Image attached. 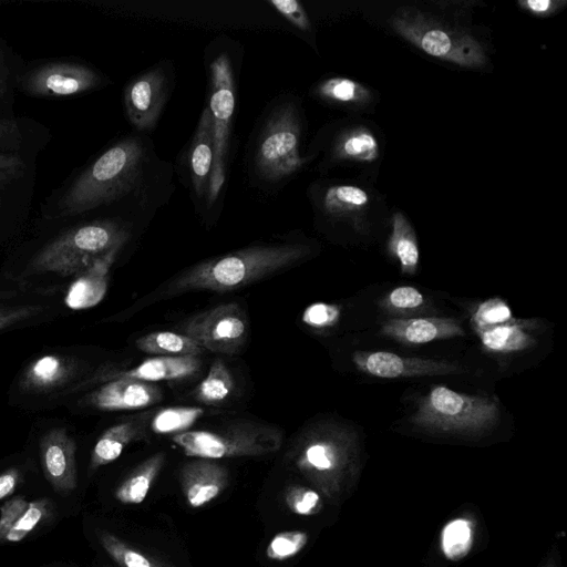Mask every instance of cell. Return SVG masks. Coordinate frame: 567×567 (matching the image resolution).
Wrapping results in <instances>:
<instances>
[{"label": "cell", "mask_w": 567, "mask_h": 567, "mask_svg": "<svg viewBox=\"0 0 567 567\" xmlns=\"http://www.w3.org/2000/svg\"><path fill=\"white\" fill-rule=\"evenodd\" d=\"M311 248L303 243L249 246L200 261L181 271L138 302H153L192 291H229L267 278L305 260Z\"/></svg>", "instance_id": "6da1fadb"}, {"label": "cell", "mask_w": 567, "mask_h": 567, "mask_svg": "<svg viewBox=\"0 0 567 567\" xmlns=\"http://www.w3.org/2000/svg\"><path fill=\"white\" fill-rule=\"evenodd\" d=\"M152 161L148 143L128 136L109 147L73 183L60 202V215H76L118 200L143 187Z\"/></svg>", "instance_id": "7a4b0ae2"}, {"label": "cell", "mask_w": 567, "mask_h": 567, "mask_svg": "<svg viewBox=\"0 0 567 567\" xmlns=\"http://www.w3.org/2000/svg\"><path fill=\"white\" fill-rule=\"evenodd\" d=\"M303 120L296 97H280L269 107L255 137L250 172L261 183L278 184L308 163L300 155Z\"/></svg>", "instance_id": "3957f363"}, {"label": "cell", "mask_w": 567, "mask_h": 567, "mask_svg": "<svg viewBox=\"0 0 567 567\" xmlns=\"http://www.w3.org/2000/svg\"><path fill=\"white\" fill-rule=\"evenodd\" d=\"M297 470L330 499H339L354 477L351 439L334 427H317L303 433L293 446Z\"/></svg>", "instance_id": "277c9868"}, {"label": "cell", "mask_w": 567, "mask_h": 567, "mask_svg": "<svg viewBox=\"0 0 567 567\" xmlns=\"http://www.w3.org/2000/svg\"><path fill=\"white\" fill-rule=\"evenodd\" d=\"M128 237V229L114 220H95L78 226L39 251L31 262V270L75 276L100 256L123 247Z\"/></svg>", "instance_id": "5b68a950"}, {"label": "cell", "mask_w": 567, "mask_h": 567, "mask_svg": "<svg viewBox=\"0 0 567 567\" xmlns=\"http://www.w3.org/2000/svg\"><path fill=\"white\" fill-rule=\"evenodd\" d=\"M498 416L499 408L495 400L439 385L420 401L412 421L431 430L478 434L493 427Z\"/></svg>", "instance_id": "8992f818"}, {"label": "cell", "mask_w": 567, "mask_h": 567, "mask_svg": "<svg viewBox=\"0 0 567 567\" xmlns=\"http://www.w3.org/2000/svg\"><path fill=\"white\" fill-rule=\"evenodd\" d=\"M171 439L187 456L216 461L271 453L280 446L282 435L266 424L239 422L217 431L188 430Z\"/></svg>", "instance_id": "52a82bcc"}, {"label": "cell", "mask_w": 567, "mask_h": 567, "mask_svg": "<svg viewBox=\"0 0 567 567\" xmlns=\"http://www.w3.org/2000/svg\"><path fill=\"white\" fill-rule=\"evenodd\" d=\"M208 111L214 128V163L206 197L207 207L217 202L226 181L229 137L235 112V75L227 53L215 56L208 66Z\"/></svg>", "instance_id": "ba28073f"}, {"label": "cell", "mask_w": 567, "mask_h": 567, "mask_svg": "<svg viewBox=\"0 0 567 567\" xmlns=\"http://www.w3.org/2000/svg\"><path fill=\"white\" fill-rule=\"evenodd\" d=\"M393 28L408 41L434 58L463 66H481L485 54L477 41L465 34H456L416 16H401Z\"/></svg>", "instance_id": "9c48e42d"}, {"label": "cell", "mask_w": 567, "mask_h": 567, "mask_svg": "<svg viewBox=\"0 0 567 567\" xmlns=\"http://www.w3.org/2000/svg\"><path fill=\"white\" fill-rule=\"evenodd\" d=\"M179 328L204 350L229 355L240 351L248 336L247 316L235 302L202 311Z\"/></svg>", "instance_id": "30bf717a"}, {"label": "cell", "mask_w": 567, "mask_h": 567, "mask_svg": "<svg viewBox=\"0 0 567 567\" xmlns=\"http://www.w3.org/2000/svg\"><path fill=\"white\" fill-rule=\"evenodd\" d=\"M171 81L169 72L164 64H159L134 78L126 85V115L138 131L155 127L168 99Z\"/></svg>", "instance_id": "8fae6325"}, {"label": "cell", "mask_w": 567, "mask_h": 567, "mask_svg": "<svg viewBox=\"0 0 567 567\" xmlns=\"http://www.w3.org/2000/svg\"><path fill=\"white\" fill-rule=\"evenodd\" d=\"M202 368V359L196 355L153 357L128 369L101 370L89 380L83 381L81 386L99 385L115 379H132L150 383L179 381L195 377Z\"/></svg>", "instance_id": "7c38bea8"}, {"label": "cell", "mask_w": 567, "mask_h": 567, "mask_svg": "<svg viewBox=\"0 0 567 567\" xmlns=\"http://www.w3.org/2000/svg\"><path fill=\"white\" fill-rule=\"evenodd\" d=\"M162 390L154 383L132 379H115L99 384L86 393L81 403L99 411H134L158 403Z\"/></svg>", "instance_id": "4fadbf2b"}, {"label": "cell", "mask_w": 567, "mask_h": 567, "mask_svg": "<svg viewBox=\"0 0 567 567\" xmlns=\"http://www.w3.org/2000/svg\"><path fill=\"white\" fill-rule=\"evenodd\" d=\"M100 75L78 63H50L35 70L25 81L27 90L40 96H70L96 87Z\"/></svg>", "instance_id": "5bb4252c"}, {"label": "cell", "mask_w": 567, "mask_h": 567, "mask_svg": "<svg viewBox=\"0 0 567 567\" xmlns=\"http://www.w3.org/2000/svg\"><path fill=\"white\" fill-rule=\"evenodd\" d=\"M353 362L359 370L380 378H402L449 374L462 371L451 362L406 358L388 351H357L353 354Z\"/></svg>", "instance_id": "9a60e30c"}, {"label": "cell", "mask_w": 567, "mask_h": 567, "mask_svg": "<svg viewBox=\"0 0 567 567\" xmlns=\"http://www.w3.org/2000/svg\"><path fill=\"white\" fill-rule=\"evenodd\" d=\"M82 371V364L76 358L62 352H48L27 365L20 375L19 385L27 393H52L69 385Z\"/></svg>", "instance_id": "2e32d148"}, {"label": "cell", "mask_w": 567, "mask_h": 567, "mask_svg": "<svg viewBox=\"0 0 567 567\" xmlns=\"http://www.w3.org/2000/svg\"><path fill=\"white\" fill-rule=\"evenodd\" d=\"M75 450L74 440L62 427L48 431L40 441L43 474L55 492L76 487Z\"/></svg>", "instance_id": "e0dca14e"}, {"label": "cell", "mask_w": 567, "mask_h": 567, "mask_svg": "<svg viewBox=\"0 0 567 567\" xmlns=\"http://www.w3.org/2000/svg\"><path fill=\"white\" fill-rule=\"evenodd\" d=\"M122 247L96 258L74 276L65 289L64 303L72 310H85L99 305L106 295L109 274Z\"/></svg>", "instance_id": "ac0fdd59"}, {"label": "cell", "mask_w": 567, "mask_h": 567, "mask_svg": "<svg viewBox=\"0 0 567 567\" xmlns=\"http://www.w3.org/2000/svg\"><path fill=\"white\" fill-rule=\"evenodd\" d=\"M228 472L214 460L196 458L181 471V484L187 504L198 508L214 501L226 487Z\"/></svg>", "instance_id": "d6986e66"}, {"label": "cell", "mask_w": 567, "mask_h": 567, "mask_svg": "<svg viewBox=\"0 0 567 567\" xmlns=\"http://www.w3.org/2000/svg\"><path fill=\"white\" fill-rule=\"evenodd\" d=\"M214 163V128L208 107L199 116L187 153V164L193 193L197 200L207 197Z\"/></svg>", "instance_id": "ffe728a7"}, {"label": "cell", "mask_w": 567, "mask_h": 567, "mask_svg": "<svg viewBox=\"0 0 567 567\" xmlns=\"http://www.w3.org/2000/svg\"><path fill=\"white\" fill-rule=\"evenodd\" d=\"M152 414L142 413L104 431L93 447L90 468L96 470L112 463L130 443L144 439Z\"/></svg>", "instance_id": "44dd1931"}, {"label": "cell", "mask_w": 567, "mask_h": 567, "mask_svg": "<svg viewBox=\"0 0 567 567\" xmlns=\"http://www.w3.org/2000/svg\"><path fill=\"white\" fill-rule=\"evenodd\" d=\"M382 333L409 343H426L436 339L463 336L460 323L451 318L391 319Z\"/></svg>", "instance_id": "7402d4cb"}, {"label": "cell", "mask_w": 567, "mask_h": 567, "mask_svg": "<svg viewBox=\"0 0 567 567\" xmlns=\"http://www.w3.org/2000/svg\"><path fill=\"white\" fill-rule=\"evenodd\" d=\"M312 202L326 216L341 218L363 210L370 200L369 194L361 187L350 184L330 185L321 193H313Z\"/></svg>", "instance_id": "603a6c76"}, {"label": "cell", "mask_w": 567, "mask_h": 567, "mask_svg": "<svg viewBox=\"0 0 567 567\" xmlns=\"http://www.w3.org/2000/svg\"><path fill=\"white\" fill-rule=\"evenodd\" d=\"M166 454L158 452L140 464L116 488L114 496L122 504H141L165 463Z\"/></svg>", "instance_id": "cb8c5ba5"}, {"label": "cell", "mask_w": 567, "mask_h": 567, "mask_svg": "<svg viewBox=\"0 0 567 567\" xmlns=\"http://www.w3.org/2000/svg\"><path fill=\"white\" fill-rule=\"evenodd\" d=\"M135 347L155 357H200L205 351L187 334L166 330L153 331L140 337L135 341Z\"/></svg>", "instance_id": "d4e9b609"}, {"label": "cell", "mask_w": 567, "mask_h": 567, "mask_svg": "<svg viewBox=\"0 0 567 567\" xmlns=\"http://www.w3.org/2000/svg\"><path fill=\"white\" fill-rule=\"evenodd\" d=\"M332 153L339 159L371 163L380 156V143L370 130L357 127L341 134Z\"/></svg>", "instance_id": "484cf974"}, {"label": "cell", "mask_w": 567, "mask_h": 567, "mask_svg": "<svg viewBox=\"0 0 567 567\" xmlns=\"http://www.w3.org/2000/svg\"><path fill=\"white\" fill-rule=\"evenodd\" d=\"M477 333L483 346L496 352L518 351L535 343V339L523 328V324L516 323L515 320L480 329Z\"/></svg>", "instance_id": "4316f807"}, {"label": "cell", "mask_w": 567, "mask_h": 567, "mask_svg": "<svg viewBox=\"0 0 567 567\" xmlns=\"http://www.w3.org/2000/svg\"><path fill=\"white\" fill-rule=\"evenodd\" d=\"M233 390L234 379L230 370L221 359H216L192 394L195 401L206 405H214L227 400Z\"/></svg>", "instance_id": "83f0119b"}, {"label": "cell", "mask_w": 567, "mask_h": 567, "mask_svg": "<svg viewBox=\"0 0 567 567\" xmlns=\"http://www.w3.org/2000/svg\"><path fill=\"white\" fill-rule=\"evenodd\" d=\"M389 249L400 261L403 272H415L419 262L417 241L411 224L401 212H396L392 218Z\"/></svg>", "instance_id": "f1b7e54d"}, {"label": "cell", "mask_w": 567, "mask_h": 567, "mask_svg": "<svg viewBox=\"0 0 567 567\" xmlns=\"http://www.w3.org/2000/svg\"><path fill=\"white\" fill-rule=\"evenodd\" d=\"M205 413L202 406H172L153 412L150 427L156 434H178L194 425Z\"/></svg>", "instance_id": "f546056e"}, {"label": "cell", "mask_w": 567, "mask_h": 567, "mask_svg": "<svg viewBox=\"0 0 567 567\" xmlns=\"http://www.w3.org/2000/svg\"><path fill=\"white\" fill-rule=\"evenodd\" d=\"M474 528L466 518L450 520L441 534V548L445 558L458 560L465 557L472 548Z\"/></svg>", "instance_id": "4dcf8cb0"}, {"label": "cell", "mask_w": 567, "mask_h": 567, "mask_svg": "<svg viewBox=\"0 0 567 567\" xmlns=\"http://www.w3.org/2000/svg\"><path fill=\"white\" fill-rule=\"evenodd\" d=\"M315 94L328 102L352 104L367 96L365 90L355 81L348 78H329L315 87Z\"/></svg>", "instance_id": "1f68e13d"}, {"label": "cell", "mask_w": 567, "mask_h": 567, "mask_svg": "<svg viewBox=\"0 0 567 567\" xmlns=\"http://www.w3.org/2000/svg\"><path fill=\"white\" fill-rule=\"evenodd\" d=\"M100 543L120 567H163L151 557L130 547L120 538L107 532L100 534Z\"/></svg>", "instance_id": "d6a6232c"}, {"label": "cell", "mask_w": 567, "mask_h": 567, "mask_svg": "<svg viewBox=\"0 0 567 567\" xmlns=\"http://www.w3.org/2000/svg\"><path fill=\"white\" fill-rule=\"evenodd\" d=\"M303 530H286L276 534L266 547V555L271 560H286L299 554L308 543Z\"/></svg>", "instance_id": "836d02e7"}, {"label": "cell", "mask_w": 567, "mask_h": 567, "mask_svg": "<svg viewBox=\"0 0 567 567\" xmlns=\"http://www.w3.org/2000/svg\"><path fill=\"white\" fill-rule=\"evenodd\" d=\"M285 502L288 508L302 516L313 515L322 507L320 494L310 487L292 485L286 489Z\"/></svg>", "instance_id": "e575fe53"}, {"label": "cell", "mask_w": 567, "mask_h": 567, "mask_svg": "<svg viewBox=\"0 0 567 567\" xmlns=\"http://www.w3.org/2000/svg\"><path fill=\"white\" fill-rule=\"evenodd\" d=\"M512 320L509 307L497 298L481 303L473 315V323L476 330L507 323Z\"/></svg>", "instance_id": "d590c367"}, {"label": "cell", "mask_w": 567, "mask_h": 567, "mask_svg": "<svg viewBox=\"0 0 567 567\" xmlns=\"http://www.w3.org/2000/svg\"><path fill=\"white\" fill-rule=\"evenodd\" d=\"M47 513V501L40 499L29 503L28 508L8 533L9 542L22 540L43 518Z\"/></svg>", "instance_id": "8d00e7d4"}, {"label": "cell", "mask_w": 567, "mask_h": 567, "mask_svg": "<svg viewBox=\"0 0 567 567\" xmlns=\"http://www.w3.org/2000/svg\"><path fill=\"white\" fill-rule=\"evenodd\" d=\"M340 317V308L336 305L317 302L308 306L302 313L305 324L315 329L333 326Z\"/></svg>", "instance_id": "74e56055"}, {"label": "cell", "mask_w": 567, "mask_h": 567, "mask_svg": "<svg viewBox=\"0 0 567 567\" xmlns=\"http://www.w3.org/2000/svg\"><path fill=\"white\" fill-rule=\"evenodd\" d=\"M423 302V295L411 286L396 287L385 298L388 308L400 311L417 309L422 307Z\"/></svg>", "instance_id": "f35d334b"}, {"label": "cell", "mask_w": 567, "mask_h": 567, "mask_svg": "<svg viewBox=\"0 0 567 567\" xmlns=\"http://www.w3.org/2000/svg\"><path fill=\"white\" fill-rule=\"evenodd\" d=\"M269 3L299 30L303 32L311 30L309 17L298 0H270Z\"/></svg>", "instance_id": "ab89813d"}, {"label": "cell", "mask_w": 567, "mask_h": 567, "mask_svg": "<svg viewBox=\"0 0 567 567\" xmlns=\"http://www.w3.org/2000/svg\"><path fill=\"white\" fill-rule=\"evenodd\" d=\"M29 503L17 496L4 503L0 508V540L6 539L8 533L28 508Z\"/></svg>", "instance_id": "60d3db41"}, {"label": "cell", "mask_w": 567, "mask_h": 567, "mask_svg": "<svg viewBox=\"0 0 567 567\" xmlns=\"http://www.w3.org/2000/svg\"><path fill=\"white\" fill-rule=\"evenodd\" d=\"M38 311L35 307L30 306L0 307V331L30 320Z\"/></svg>", "instance_id": "b9f144b4"}, {"label": "cell", "mask_w": 567, "mask_h": 567, "mask_svg": "<svg viewBox=\"0 0 567 567\" xmlns=\"http://www.w3.org/2000/svg\"><path fill=\"white\" fill-rule=\"evenodd\" d=\"M565 1L553 0H527L518 1V4L526 11L535 16H548L555 12L559 6H564Z\"/></svg>", "instance_id": "7bdbcfd3"}, {"label": "cell", "mask_w": 567, "mask_h": 567, "mask_svg": "<svg viewBox=\"0 0 567 567\" xmlns=\"http://www.w3.org/2000/svg\"><path fill=\"white\" fill-rule=\"evenodd\" d=\"M19 478L20 473L17 468H9L0 474V499L12 494Z\"/></svg>", "instance_id": "ee69618b"}, {"label": "cell", "mask_w": 567, "mask_h": 567, "mask_svg": "<svg viewBox=\"0 0 567 567\" xmlns=\"http://www.w3.org/2000/svg\"><path fill=\"white\" fill-rule=\"evenodd\" d=\"M540 567H558V559L554 554H550Z\"/></svg>", "instance_id": "f6af8a7d"}]
</instances>
